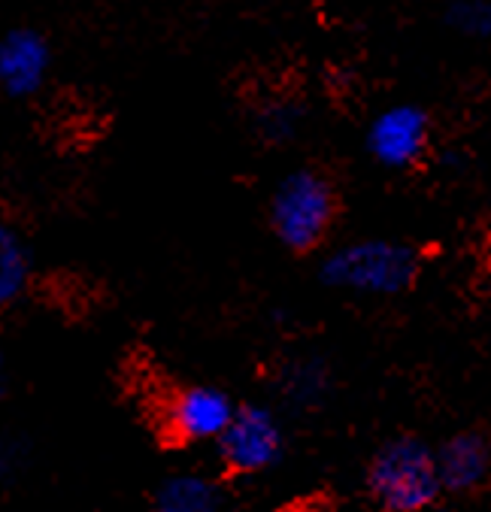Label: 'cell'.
<instances>
[{
	"instance_id": "6",
	"label": "cell",
	"mask_w": 491,
	"mask_h": 512,
	"mask_svg": "<svg viewBox=\"0 0 491 512\" xmlns=\"http://www.w3.org/2000/svg\"><path fill=\"white\" fill-rule=\"evenodd\" d=\"M370 152L388 167H410L428 143V119L416 107H391L370 125Z\"/></svg>"
},
{
	"instance_id": "9",
	"label": "cell",
	"mask_w": 491,
	"mask_h": 512,
	"mask_svg": "<svg viewBox=\"0 0 491 512\" xmlns=\"http://www.w3.org/2000/svg\"><path fill=\"white\" fill-rule=\"evenodd\" d=\"M155 512H219V491L198 473H179L161 485Z\"/></svg>"
},
{
	"instance_id": "14",
	"label": "cell",
	"mask_w": 491,
	"mask_h": 512,
	"mask_svg": "<svg viewBox=\"0 0 491 512\" xmlns=\"http://www.w3.org/2000/svg\"><path fill=\"white\" fill-rule=\"evenodd\" d=\"M4 391H7V361L0 355V397H4Z\"/></svg>"
},
{
	"instance_id": "3",
	"label": "cell",
	"mask_w": 491,
	"mask_h": 512,
	"mask_svg": "<svg viewBox=\"0 0 491 512\" xmlns=\"http://www.w3.org/2000/svg\"><path fill=\"white\" fill-rule=\"evenodd\" d=\"M334 219V191L313 170H298L279 182L270 200V225L288 249H313Z\"/></svg>"
},
{
	"instance_id": "15",
	"label": "cell",
	"mask_w": 491,
	"mask_h": 512,
	"mask_svg": "<svg viewBox=\"0 0 491 512\" xmlns=\"http://www.w3.org/2000/svg\"><path fill=\"white\" fill-rule=\"evenodd\" d=\"M437 512H458V509H437Z\"/></svg>"
},
{
	"instance_id": "5",
	"label": "cell",
	"mask_w": 491,
	"mask_h": 512,
	"mask_svg": "<svg viewBox=\"0 0 491 512\" xmlns=\"http://www.w3.org/2000/svg\"><path fill=\"white\" fill-rule=\"evenodd\" d=\"M222 461L237 473H258L282 455V431L264 406H243L219 437Z\"/></svg>"
},
{
	"instance_id": "7",
	"label": "cell",
	"mask_w": 491,
	"mask_h": 512,
	"mask_svg": "<svg viewBox=\"0 0 491 512\" xmlns=\"http://www.w3.org/2000/svg\"><path fill=\"white\" fill-rule=\"evenodd\" d=\"M52 55L40 34L19 28L0 40V88L13 97L34 94L49 73Z\"/></svg>"
},
{
	"instance_id": "8",
	"label": "cell",
	"mask_w": 491,
	"mask_h": 512,
	"mask_svg": "<svg viewBox=\"0 0 491 512\" xmlns=\"http://www.w3.org/2000/svg\"><path fill=\"white\" fill-rule=\"evenodd\" d=\"M437 476L443 488L470 491L485 482L491 467L488 443L476 434H458L437 452Z\"/></svg>"
},
{
	"instance_id": "10",
	"label": "cell",
	"mask_w": 491,
	"mask_h": 512,
	"mask_svg": "<svg viewBox=\"0 0 491 512\" xmlns=\"http://www.w3.org/2000/svg\"><path fill=\"white\" fill-rule=\"evenodd\" d=\"M31 285V252L25 240L0 222V310L13 306Z\"/></svg>"
},
{
	"instance_id": "2",
	"label": "cell",
	"mask_w": 491,
	"mask_h": 512,
	"mask_svg": "<svg viewBox=\"0 0 491 512\" xmlns=\"http://www.w3.org/2000/svg\"><path fill=\"white\" fill-rule=\"evenodd\" d=\"M437 461L419 440H395L370 464V491L388 512H422L440 491Z\"/></svg>"
},
{
	"instance_id": "11",
	"label": "cell",
	"mask_w": 491,
	"mask_h": 512,
	"mask_svg": "<svg viewBox=\"0 0 491 512\" xmlns=\"http://www.w3.org/2000/svg\"><path fill=\"white\" fill-rule=\"evenodd\" d=\"M449 22L470 37H491V0H461L452 7Z\"/></svg>"
},
{
	"instance_id": "4",
	"label": "cell",
	"mask_w": 491,
	"mask_h": 512,
	"mask_svg": "<svg viewBox=\"0 0 491 512\" xmlns=\"http://www.w3.org/2000/svg\"><path fill=\"white\" fill-rule=\"evenodd\" d=\"M234 403L225 391L210 385H188L167 397L164 428L179 443L219 440L234 419Z\"/></svg>"
},
{
	"instance_id": "12",
	"label": "cell",
	"mask_w": 491,
	"mask_h": 512,
	"mask_svg": "<svg viewBox=\"0 0 491 512\" xmlns=\"http://www.w3.org/2000/svg\"><path fill=\"white\" fill-rule=\"evenodd\" d=\"M294 379H288V394L294 400H316L322 385H325V376L319 373L316 364H301V367H294L291 373Z\"/></svg>"
},
{
	"instance_id": "13",
	"label": "cell",
	"mask_w": 491,
	"mask_h": 512,
	"mask_svg": "<svg viewBox=\"0 0 491 512\" xmlns=\"http://www.w3.org/2000/svg\"><path fill=\"white\" fill-rule=\"evenodd\" d=\"M294 122H298V113L291 107H270L264 116H261V125H264V134L270 140H285L291 131H294Z\"/></svg>"
},
{
	"instance_id": "1",
	"label": "cell",
	"mask_w": 491,
	"mask_h": 512,
	"mask_svg": "<svg viewBox=\"0 0 491 512\" xmlns=\"http://www.w3.org/2000/svg\"><path fill=\"white\" fill-rule=\"evenodd\" d=\"M419 255L410 246L388 240L349 243L328 255L322 276L328 285L358 294H398L413 285Z\"/></svg>"
}]
</instances>
